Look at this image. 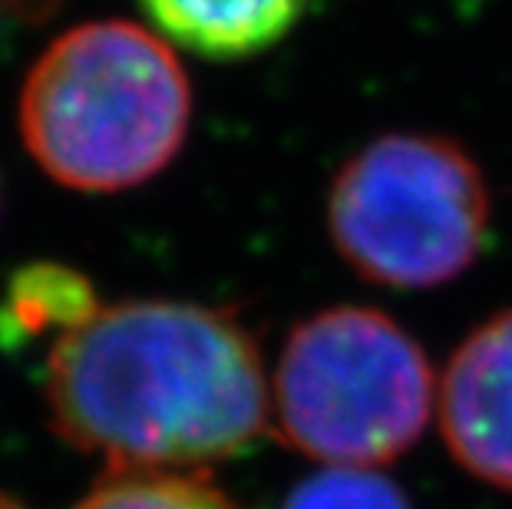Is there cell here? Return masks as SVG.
I'll return each mask as SVG.
<instances>
[{
  "instance_id": "6da1fadb",
  "label": "cell",
  "mask_w": 512,
  "mask_h": 509,
  "mask_svg": "<svg viewBox=\"0 0 512 509\" xmlns=\"http://www.w3.org/2000/svg\"><path fill=\"white\" fill-rule=\"evenodd\" d=\"M50 424L106 470L192 473L271 427V384L235 314L192 301H123L50 344Z\"/></svg>"
},
{
  "instance_id": "7a4b0ae2",
  "label": "cell",
  "mask_w": 512,
  "mask_h": 509,
  "mask_svg": "<svg viewBox=\"0 0 512 509\" xmlns=\"http://www.w3.org/2000/svg\"><path fill=\"white\" fill-rule=\"evenodd\" d=\"M189 116L179 57L129 20H90L60 34L30 67L17 103L27 153L76 192L149 182L176 159Z\"/></svg>"
},
{
  "instance_id": "3957f363",
  "label": "cell",
  "mask_w": 512,
  "mask_h": 509,
  "mask_svg": "<svg viewBox=\"0 0 512 509\" xmlns=\"http://www.w3.org/2000/svg\"><path fill=\"white\" fill-rule=\"evenodd\" d=\"M427 354L374 308H331L288 334L271 420L291 450L321 467L377 470L420 440L430 420Z\"/></svg>"
},
{
  "instance_id": "277c9868",
  "label": "cell",
  "mask_w": 512,
  "mask_h": 509,
  "mask_svg": "<svg viewBox=\"0 0 512 509\" xmlns=\"http://www.w3.org/2000/svg\"><path fill=\"white\" fill-rule=\"evenodd\" d=\"M328 229L337 255L367 281L390 288L443 285L483 252L486 179L450 139L380 136L334 176Z\"/></svg>"
},
{
  "instance_id": "5b68a950",
  "label": "cell",
  "mask_w": 512,
  "mask_h": 509,
  "mask_svg": "<svg viewBox=\"0 0 512 509\" xmlns=\"http://www.w3.org/2000/svg\"><path fill=\"white\" fill-rule=\"evenodd\" d=\"M437 404L453 460L476 480L512 490V311L493 314L456 348Z\"/></svg>"
},
{
  "instance_id": "8992f818",
  "label": "cell",
  "mask_w": 512,
  "mask_h": 509,
  "mask_svg": "<svg viewBox=\"0 0 512 509\" xmlns=\"http://www.w3.org/2000/svg\"><path fill=\"white\" fill-rule=\"evenodd\" d=\"M143 7L166 40L212 60H235L278 43L308 0H143Z\"/></svg>"
},
{
  "instance_id": "52a82bcc",
  "label": "cell",
  "mask_w": 512,
  "mask_h": 509,
  "mask_svg": "<svg viewBox=\"0 0 512 509\" xmlns=\"http://www.w3.org/2000/svg\"><path fill=\"white\" fill-rule=\"evenodd\" d=\"M100 308L93 285L80 272L50 262L27 265L7 281L0 301V338L30 341L50 334L53 341H60Z\"/></svg>"
},
{
  "instance_id": "ba28073f",
  "label": "cell",
  "mask_w": 512,
  "mask_h": 509,
  "mask_svg": "<svg viewBox=\"0 0 512 509\" xmlns=\"http://www.w3.org/2000/svg\"><path fill=\"white\" fill-rule=\"evenodd\" d=\"M0 509H27L0 493ZM70 509H235L219 486L172 470H106Z\"/></svg>"
},
{
  "instance_id": "9c48e42d",
  "label": "cell",
  "mask_w": 512,
  "mask_h": 509,
  "mask_svg": "<svg viewBox=\"0 0 512 509\" xmlns=\"http://www.w3.org/2000/svg\"><path fill=\"white\" fill-rule=\"evenodd\" d=\"M281 509H410V503L377 470L324 467L294 486Z\"/></svg>"
},
{
  "instance_id": "30bf717a",
  "label": "cell",
  "mask_w": 512,
  "mask_h": 509,
  "mask_svg": "<svg viewBox=\"0 0 512 509\" xmlns=\"http://www.w3.org/2000/svg\"><path fill=\"white\" fill-rule=\"evenodd\" d=\"M10 7V14L24 17V20H47L67 4V0H4Z\"/></svg>"
}]
</instances>
